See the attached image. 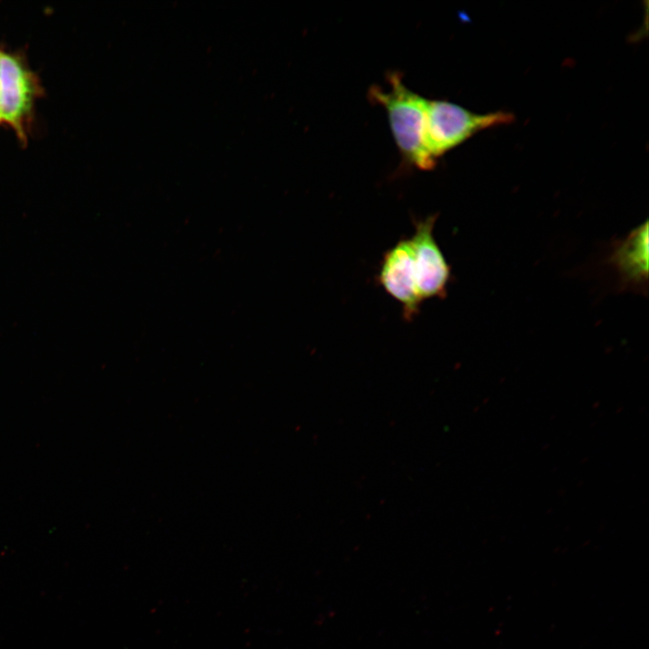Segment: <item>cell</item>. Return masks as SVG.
Masks as SVG:
<instances>
[{
	"label": "cell",
	"mask_w": 649,
	"mask_h": 649,
	"mask_svg": "<svg viewBox=\"0 0 649 649\" xmlns=\"http://www.w3.org/2000/svg\"><path fill=\"white\" fill-rule=\"evenodd\" d=\"M390 88L379 87L369 90L370 99L383 106L390 129L403 159L419 169L435 165L425 147V130L428 99L410 90L398 72L388 77Z\"/></svg>",
	"instance_id": "6da1fadb"
},
{
	"label": "cell",
	"mask_w": 649,
	"mask_h": 649,
	"mask_svg": "<svg viewBox=\"0 0 649 649\" xmlns=\"http://www.w3.org/2000/svg\"><path fill=\"white\" fill-rule=\"evenodd\" d=\"M512 119V114L505 112L478 114L449 101L428 100L425 130V150L435 160L475 133L510 123Z\"/></svg>",
	"instance_id": "7a4b0ae2"
},
{
	"label": "cell",
	"mask_w": 649,
	"mask_h": 649,
	"mask_svg": "<svg viewBox=\"0 0 649 649\" xmlns=\"http://www.w3.org/2000/svg\"><path fill=\"white\" fill-rule=\"evenodd\" d=\"M436 219L437 215H432L414 220V233L409 238L416 287L422 301L444 298L452 277L451 267L434 235Z\"/></svg>",
	"instance_id": "3957f363"
},
{
	"label": "cell",
	"mask_w": 649,
	"mask_h": 649,
	"mask_svg": "<svg viewBox=\"0 0 649 649\" xmlns=\"http://www.w3.org/2000/svg\"><path fill=\"white\" fill-rule=\"evenodd\" d=\"M35 95V79L22 60L0 51V123L10 125L22 139Z\"/></svg>",
	"instance_id": "277c9868"
},
{
	"label": "cell",
	"mask_w": 649,
	"mask_h": 649,
	"mask_svg": "<svg viewBox=\"0 0 649 649\" xmlns=\"http://www.w3.org/2000/svg\"><path fill=\"white\" fill-rule=\"evenodd\" d=\"M377 281L388 296L400 304L405 320L411 321L418 315L423 301L416 287L409 238L399 239L384 252Z\"/></svg>",
	"instance_id": "5b68a950"
},
{
	"label": "cell",
	"mask_w": 649,
	"mask_h": 649,
	"mask_svg": "<svg viewBox=\"0 0 649 649\" xmlns=\"http://www.w3.org/2000/svg\"><path fill=\"white\" fill-rule=\"evenodd\" d=\"M648 224L645 222L634 230L616 248L611 261L622 280L629 286H642L648 273Z\"/></svg>",
	"instance_id": "8992f818"
}]
</instances>
